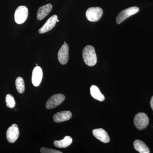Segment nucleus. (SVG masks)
Here are the masks:
<instances>
[{
	"instance_id": "18",
	"label": "nucleus",
	"mask_w": 153,
	"mask_h": 153,
	"mask_svg": "<svg viewBox=\"0 0 153 153\" xmlns=\"http://www.w3.org/2000/svg\"><path fill=\"white\" fill-rule=\"evenodd\" d=\"M6 105L8 107L13 108L16 106V101L13 97L11 94H8L6 97Z\"/></svg>"
},
{
	"instance_id": "16",
	"label": "nucleus",
	"mask_w": 153,
	"mask_h": 153,
	"mask_svg": "<svg viewBox=\"0 0 153 153\" xmlns=\"http://www.w3.org/2000/svg\"><path fill=\"white\" fill-rule=\"evenodd\" d=\"M91 94L94 98L100 101H104V95L100 92L99 88L95 85H92L90 88Z\"/></svg>"
},
{
	"instance_id": "2",
	"label": "nucleus",
	"mask_w": 153,
	"mask_h": 153,
	"mask_svg": "<svg viewBox=\"0 0 153 153\" xmlns=\"http://www.w3.org/2000/svg\"><path fill=\"white\" fill-rule=\"evenodd\" d=\"M103 14V11L99 7H91L89 8L86 12L85 16L88 21L96 22L99 21Z\"/></svg>"
},
{
	"instance_id": "9",
	"label": "nucleus",
	"mask_w": 153,
	"mask_h": 153,
	"mask_svg": "<svg viewBox=\"0 0 153 153\" xmlns=\"http://www.w3.org/2000/svg\"><path fill=\"white\" fill-rule=\"evenodd\" d=\"M69 47L68 44H64L61 47L58 53V59L62 65H65L68 63L69 55Z\"/></svg>"
},
{
	"instance_id": "13",
	"label": "nucleus",
	"mask_w": 153,
	"mask_h": 153,
	"mask_svg": "<svg viewBox=\"0 0 153 153\" xmlns=\"http://www.w3.org/2000/svg\"><path fill=\"white\" fill-rule=\"evenodd\" d=\"M52 5L51 4H47L40 7L37 12V19L39 21L43 20L47 15H49L52 11Z\"/></svg>"
},
{
	"instance_id": "19",
	"label": "nucleus",
	"mask_w": 153,
	"mask_h": 153,
	"mask_svg": "<svg viewBox=\"0 0 153 153\" xmlns=\"http://www.w3.org/2000/svg\"><path fill=\"white\" fill-rule=\"evenodd\" d=\"M40 152L41 153H62L60 151L45 147L41 148L40 149Z\"/></svg>"
},
{
	"instance_id": "11",
	"label": "nucleus",
	"mask_w": 153,
	"mask_h": 153,
	"mask_svg": "<svg viewBox=\"0 0 153 153\" xmlns=\"http://www.w3.org/2000/svg\"><path fill=\"white\" fill-rule=\"evenodd\" d=\"M93 135L95 138L103 143H108L110 141V138L108 134L102 128H97L93 130Z\"/></svg>"
},
{
	"instance_id": "12",
	"label": "nucleus",
	"mask_w": 153,
	"mask_h": 153,
	"mask_svg": "<svg viewBox=\"0 0 153 153\" xmlns=\"http://www.w3.org/2000/svg\"><path fill=\"white\" fill-rule=\"evenodd\" d=\"M72 117L71 111H62L57 112L54 115L53 120L56 123H61L70 120Z\"/></svg>"
},
{
	"instance_id": "22",
	"label": "nucleus",
	"mask_w": 153,
	"mask_h": 153,
	"mask_svg": "<svg viewBox=\"0 0 153 153\" xmlns=\"http://www.w3.org/2000/svg\"><path fill=\"white\" fill-rule=\"evenodd\" d=\"M36 66H38V64H36Z\"/></svg>"
},
{
	"instance_id": "4",
	"label": "nucleus",
	"mask_w": 153,
	"mask_h": 153,
	"mask_svg": "<svg viewBox=\"0 0 153 153\" xmlns=\"http://www.w3.org/2000/svg\"><path fill=\"white\" fill-rule=\"evenodd\" d=\"M139 11V9L136 7H131L122 11L117 17L116 19L117 23L119 25L128 17L137 13Z\"/></svg>"
},
{
	"instance_id": "5",
	"label": "nucleus",
	"mask_w": 153,
	"mask_h": 153,
	"mask_svg": "<svg viewBox=\"0 0 153 153\" xmlns=\"http://www.w3.org/2000/svg\"><path fill=\"white\" fill-rule=\"evenodd\" d=\"M149 119L147 115L144 113H139L136 115L134 118V123L137 128L142 130L147 126Z\"/></svg>"
},
{
	"instance_id": "17",
	"label": "nucleus",
	"mask_w": 153,
	"mask_h": 153,
	"mask_svg": "<svg viewBox=\"0 0 153 153\" xmlns=\"http://www.w3.org/2000/svg\"><path fill=\"white\" fill-rule=\"evenodd\" d=\"M16 89L19 93H24L25 90V84L24 79L21 76L17 77L16 80Z\"/></svg>"
},
{
	"instance_id": "10",
	"label": "nucleus",
	"mask_w": 153,
	"mask_h": 153,
	"mask_svg": "<svg viewBox=\"0 0 153 153\" xmlns=\"http://www.w3.org/2000/svg\"><path fill=\"white\" fill-rule=\"evenodd\" d=\"M43 71L41 67L36 66L33 69L32 74V83L34 86L37 87L40 85L43 78Z\"/></svg>"
},
{
	"instance_id": "21",
	"label": "nucleus",
	"mask_w": 153,
	"mask_h": 153,
	"mask_svg": "<svg viewBox=\"0 0 153 153\" xmlns=\"http://www.w3.org/2000/svg\"><path fill=\"white\" fill-rule=\"evenodd\" d=\"M59 22V20H58V19H57V22Z\"/></svg>"
},
{
	"instance_id": "6",
	"label": "nucleus",
	"mask_w": 153,
	"mask_h": 153,
	"mask_svg": "<svg viewBox=\"0 0 153 153\" xmlns=\"http://www.w3.org/2000/svg\"><path fill=\"white\" fill-rule=\"evenodd\" d=\"M65 99V96L63 94H54L47 100L46 103V108L48 109L55 108L61 104Z\"/></svg>"
},
{
	"instance_id": "14",
	"label": "nucleus",
	"mask_w": 153,
	"mask_h": 153,
	"mask_svg": "<svg viewBox=\"0 0 153 153\" xmlns=\"http://www.w3.org/2000/svg\"><path fill=\"white\" fill-rule=\"evenodd\" d=\"M134 146L136 150L140 153H149V148L142 141L136 140L134 143Z\"/></svg>"
},
{
	"instance_id": "20",
	"label": "nucleus",
	"mask_w": 153,
	"mask_h": 153,
	"mask_svg": "<svg viewBox=\"0 0 153 153\" xmlns=\"http://www.w3.org/2000/svg\"><path fill=\"white\" fill-rule=\"evenodd\" d=\"M150 105L151 108H152V109L153 111V96L152 97L151 100L150 101Z\"/></svg>"
},
{
	"instance_id": "8",
	"label": "nucleus",
	"mask_w": 153,
	"mask_h": 153,
	"mask_svg": "<svg viewBox=\"0 0 153 153\" xmlns=\"http://www.w3.org/2000/svg\"><path fill=\"white\" fill-rule=\"evenodd\" d=\"M57 19L58 16L56 15H53L49 18L44 25L38 30V33L40 34H43L52 30L55 27Z\"/></svg>"
},
{
	"instance_id": "15",
	"label": "nucleus",
	"mask_w": 153,
	"mask_h": 153,
	"mask_svg": "<svg viewBox=\"0 0 153 153\" xmlns=\"http://www.w3.org/2000/svg\"><path fill=\"white\" fill-rule=\"evenodd\" d=\"M72 139L71 137L66 136L63 140H55L54 143V146L58 148H65L72 143Z\"/></svg>"
},
{
	"instance_id": "1",
	"label": "nucleus",
	"mask_w": 153,
	"mask_h": 153,
	"mask_svg": "<svg viewBox=\"0 0 153 153\" xmlns=\"http://www.w3.org/2000/svg\"><path fill=\"white\" fill-rule=\"evenodd\" d=\"M82 55L84 62L87 66H93L96 65L97 62V57L93 47L87 45L84 47Z\"/></svg>"
},
{
	"instance_id": "7",
	"label": "nucleus",
	"mask_w": 153,
	"mask_h": 153,
	"mask_svg": "<svg viewBox=\"0 0 153 153\" xmlns=\"http://www.w3.org/2000/svg\"><path fill=\"white\" fill-rule=\"evenodd\" d=\"M19 135V130L18 126L13 124L9 128L7 132V139L9 143H14L18 139Z\"/></svg>"
},
{
	"instance_id": "3",
	"label": "nucleus",
	"mask_w": 153,
	"mask_h": 153,
	"mask_svg": "<svg viewBox=\"0 0 153 153\" xmlns=\"http://www.w3.org/2000/svg\"><path fill=\"white\" fill-rule=\"evenodd\" d=\"M28 10L25 6H20L17 8L15 11V22L19 25H21L26 22L27 19Z\"/></svg>"
}]
</instances>
